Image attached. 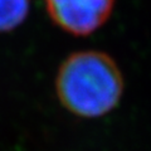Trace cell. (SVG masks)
<instances>
[{"label":"cell","mask_w":151,"mask_h":151,"mask_svg":"<svg viewBox=\"0 0 151 151\" xmlns=\"http://www.w3.org/2000/svg\"><path fill=\"white\" fill-rule=\"evenodd\" d=\"M55 92L62 106L83 119H97L115 108L124 93V77L107 53L76 52L60 64Z\"/></svg>","instance_id":"6da1fadb"},{"label":"cell","mask_w":151,"mask_h":151,"mask_svg":"<svg viewBox=\"0 0 151 151\" xmlns=\"http://www.w3.org/2000/svg\"><path fill=\"white\" fill-rule=\"evenodd\" d=\"M116 0H44L55 25L73 35H88L108 20Z\"/></svg>","instance_id":"7a4b0ae2"},{"label":"cell","mask_w":151,"mask_h":151,"mask_svg":"<svg viewBox=\"0 0 151 151\" xmlns=\"http://www.w3.org/2000/svg\"><path fill=\"white\" fill-rule=\"evenodd\" d=\"M29 0H0V32H10L25 20Z\"/></svg>","instance_id":"3957f363"}]
</instances>
